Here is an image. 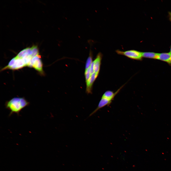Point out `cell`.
Listing matches in <instances>:
<instances>
[{
  "label": "cell",
  "mask_w": 171,
  "mask_h": 171,
  "mask_svg": "<svg viewBox=\"0 0 171 171\" xmlns=\"http://www.w3.org/2000/svg\"><path fill=\"white\" fill-rule=\"evenodd\" d=\"M102 57V54L101 52H99L97 55L95 59L93 61L94 72L98 74L100 70Z\"/></svg>",
  "instance_id": "cell-6"
},
{
  "label": "cell",
  "mask_w": 171,
  "mask_h": 171,
  "mask_svg": "<svg viewBox=\"0 0 171 171\" xmlns=\"http://www.w3.org/2000/svg\"><path fill=\"white\" fill-rule=\"evenodd\" d=\"M92 51L90 50L89 55L88 57L86 63L85 69L89 68L92 62Z\"/></svg>",
  "instance_id": "cell-10"
},
{
  "label": "cell",
  "mask_w": 171,
  "mask_h": 171,
  "mask_svg": "<svg viewBox=\"0 0 171 171\" xmlns=\"http://www.w3.org/2000/svg\"><path fill=\"white\" fill-rule=\"evenodd\" d=\"M123 86H122L114 92L110 90L107 91L104 93L102 97L112 101L115 96L119 92Z\"/></svg>",
  "instance_id": "cell-8"
},
{
  "label": "cell",
  "mask_w": 171,
  "mask_h": 171,
  "mask_svg": "<svg viewBox=\"0 0 171 171\" xmlns=\"http://www.w3.org/2000/svg\"><path fill=\"white\" fill-rule=\"evenodd\" d=\"M170 52L171 53V46L170 49Z\"/></svg>",
  "instance_id": "cell-12"
},
{
  "label": "cell",
  "mask_w": 171,
  "mask_h": 171,
  "mask_svg": "<svg viewBox=\"0 0 171 171\" xmlns=\"http://www.w3.org/2000/svg\"><path fill=\"white\" fill-rule=\"evenodd\" d=\"M157 59L166 62L171 64V53H159Z\"/></svg>",
  "instance_id": "cell-7"
},
{
  "label": "cell",
  "mask_w": 171,
  "mask_h": 171,
  "mask_svg": "<svg viewBox=\"0 0 171 171\" xmlns=\"http://www.w3.org/2000/svg\"><path fill=\"white\" fill-rule=\"evenodd\" d=\"M112 101L109 99L102 97L100 100L99 102L97 107L90 114L89 116H90L94 114L100 109L106 105L110 104L112 102Z\"/></svg>",
  "instance_id": "cell-5"
},
{
  "label": "cell",
  "mask_w": 171,
  "mask_h": 171,
  "mask_svg": "<svg viewBox=\"0 0 171 171\" xmlns=\"http://www.w3.org/2000/svg\"><path fill=\"white\" fill-rule=\"evenodd\" d=\"M169 14H170V16L171 17V13H169Z\"/></svg>",
  "instance_id": "cell-13"
},
{
  "label": "cell",
  "mask_w": 171,
  "mask_h": 171,
  "mask_svg": "<svg viewBox=\"0 0 171 171\" xmlns=\"http://www.w3.org/2000/svg\"><path fill=\"white\" fill-rule=\"evenodd\" d=\"M170 19H171V17L170 16Z\"/></svg>",
  "instance_id": "cell-14"
},
{
  "label": "cell",
  "mask_w": 171,
  "mask_h": 171,
  "mask_svg": "<svg viewBox=\"0 0 171 171\" xmlns=\"http://www.w3.org/2000/svg\"><path fill=\"white\" fill-rule=\"evenodd\" d=\"M41 58L39 54L33 57L31 60L28 67H33L41 74H43V65Z\"/></svg>",
  "instance_id": "cell-3"
},
{
  "label": "cell",
  "mask_w": 171,
  "mask_h": 171,
  "mask_svg": "<svg viewBox=\"0 0 171 171\" xmlns=\"http://www.w3.org/2000/svg\"><path fill=\"white\" fill-rule=\"evenodd\" d=\"M99 74L94 72L91 74L88 81L86 83V92L88 94L92 93V86L94 83L97 77Z\"/></svg>",
  "instance_id": "cell-4"
},
{
  "label": "cell",
  "mask_w": 171,
  "mask_h": 171,
  "mask_svg": "<svg viewBox=\"0 0 171 171\" xmlns=\"http://www.w3.org/2000/svg\"><path fill=\"white\" fill-rule=\"evenodd\" d=\"M91 75L89 67L87 69H85V75L86 83V82L89 79Z\"/></svg>",
  "instance_id": "cell-11"
},
{
  "label": "cell",
  "mask_w": 171,
  "mask_h": 171,
  "mask_svg": "<svg viewBox=\"0 0 171 171\" xmlns=\"http://www.w3.org/2000/svg\"><path fill=\"white\" fill-rule=\"evenodd\" d=\"M159 53L153 52H142V57L157 59Z\"/></svg>",
  "instance_id": "cell-9"
},
{
  "label": "cell",
  "mask_w": 171,
  "mask_h": 171,
  "mask_svg": "<svg viewBox=\"0 0 171 171\" xmlns=\"http://www.w3.org/2000/svg\"><path fill=\"white\" fill-rule=\"evenodd\" d=\"M29 104L24 97H15L6 101L5 105L6 109L10 111L9 115L10 116L14 113L19 115L20 111L29 106Z\"/></svg>",
  "instance_id": "cell-1"
},
{
  "label": "cell",
  "mask_w": 171,
  "mask_h": 171,
  "mask_svg": "<svg viewBox=\"0 0 171 171\" xmlns=\"http://www.w3.org/2000/svg\"><path fill=\"white\" fill-rule=\"evenodd\" d=\"M116 53L118 54L124 56L131 59L139 60L142 58V52L134 50H127L124 51L119 50H116Z\"/></svg>",
  "instance_id": "cell-2"
}]
</instances>
